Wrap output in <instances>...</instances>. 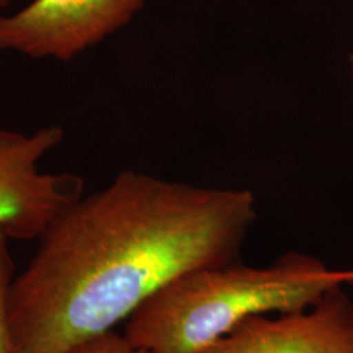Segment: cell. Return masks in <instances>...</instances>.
I'll use <instances>...</instances> for the list:
<instances>
[{
    "instance_id": "cell-1",
    "label": "cell",
    "mask_w": 353,
    "mask_h": 353,
    "mask_svg": "<svg viewBox=\"0 0 353 353\" xmlns=\"http://www.w3.org/2000/svg\"><path fill=\"white\" fill-rule=\"evenodd\" d=\"M255 219L249 190L122 172L67 207L13 276L7 318L16 352H65L114 330L173 279L239 261Z\"/></svg>"
},
{
    "instance_id": "cell-2",
    "label": "cell",
    "mask_w": 353,
    "mask_h": 353,
    "mask_svg": "<svg viewBox=\"0 0 353 353\" xmlns=\"http://www.w3.org/2000/svg\"><path fill=\"white\" fill-rule=\"evenodd\" d=\"M347 285L353 270L328 268L303 252L265 267L240 259L203 267L154 292L127 318L123 334L147 352L201 353L250 316L300 312Z\"/></svg>"
},
{
    "instance_id": "cell-3",
    "label": "cell",
    "mask_w": 353,
    "mask_h": 353,
    "mask_svg": "<svg viewBox=\"0 0 353 353\" xmlns=\"http://www.w3.org/2000/svg\"><path fill=\"white\" fill-rule=\"evenodd\" d=\"M62 127L32 134L0 128V228L11 240H36L83 196L81 179L41 172L39 163L63 141Z\"/></svg>"
},
{
    "instance_id": "cell-4",
    "label": "cell",
    "mask_w": 353,
    "mask_h": 353,
    "mask_svg": "<svg viewBox=\"0 0 353 353\" xmlns=\"http://www.w3.org/2000/svg\"><path fill=\"white\" fill-rule=\"evenodd\" d=\"M145 0H30L0 17V52L67 62L126 26Z\"/></svg>"
},
{
    "instance_id": "cell-5",
    "label": "cell",
    "mask_w": 353,
    "mask_h": 353,
    "mask_svg": "<svg viewBox=\"0 0 353 353\" xmlns=\"http://www.w3.org/2000/svg\"><path fill=\"white\" fill-rule=\"evenodd\" d=\"M201 353H353V300L336 287L300 312L254 316Z\"/></svg>"
},
{
    "instance_id": "cell-6",
    "label": "cell",
    "mask_w": 353,
    "mask_h": 353,
    "mask_svg": "<svg viewBox=\"0 0 353 353\" xmlns=\"http://www.w3.org/2000/svg\"><path fill=\"white\" fill-rule=\"evenodd\" d=\"M10 240L11 239L4 229L0 228V353H17L13 345L7 318V297L14 276Z\"/></svg>"
},
{
    "instance_id": "cell-7",
    "label": "cell",
    "mask_w": 353,
    "mask_h": 353,
    "mask_svg": "<svg viewBox=\"0 0 353 353\" xmlns=\"http://www.w3.org/2000/svg\"><path fill=\"white\" fill-rule=\"evenodd\" d=\"M63 353H150L135 345L125 334L114 330L89 336L70 347Z\"/></svg>"
},
{
    "instance_id": "cell-8",
    "label": "cell",
    "mask_w": 353,
    "mask_h": 353,
    "mask_svg": "<svg viewBox=\"0 0 353 353\" xmlns=\"http://www.w3.org/2000/svg\"><path fill=\"white\" fill-rule=\"evenodd\" d=\"M8 1L10 0H0V17L4 14V10H6L7 4H8Z\"/></svg>"
},
{
    "instance_id": "cell-9",
    "label": "cell",
    "mask_w": 353,
    "mask_h": 353,
    "mask_svg": "<svg viewBox=\"0 0 353 353\" xmlns=\"http://www.w3.org/2000/svg\"><path fill=\"white\" fill-rule=\"evenodd\" d=\"M350 65H351V77H352L353 83V54L350 55Z\"/></svg>"
}]
</instances>
